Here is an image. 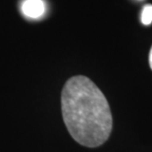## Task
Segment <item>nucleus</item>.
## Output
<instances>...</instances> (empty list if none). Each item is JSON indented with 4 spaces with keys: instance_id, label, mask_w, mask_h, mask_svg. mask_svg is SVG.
<instances>
[{
    "instance_id": "3",
    "label": "nucleus",
    "mask_w": 152,
    "mask_h": 152,
    "mask_svg": "<svg viewBox=\"0 0 152 152\" xmlns=\"http://www.w3.org/2000/svg\"><path fill=\"white\" fill-rule=\"evenodd\" d=\"M141 22L145 26H149L152 23V4L144 6L141 12Z\"/></svg>"
},
{
    "instance_id": "2",
    "label": "nucleus",
    "mask_w": 152,
    "mask_h": 152,
    "mask_svg": "<svg viewBox=\"0 0 152 152\" xmlns=\"http://www.w3.org/2000/svg\"><path fill=\"white\" fill-rule=\"evenodd\" d=\"M21 10L26 16L37 19L43 15L46 6L42 0H25L22 4Z\"/></svg>"
},
{
    "instance_id": "4",
    "label": "nucleus",
    "mask_w": 152,
    "mask_h": 152,
    "mask_svg": "<svg viewBox=\"0 0 152 152\" xmlns=\"http://www.w3.org/2000/svg\"><path fill=\"white\" fill-rule=\"evenodd\" d=\"M149 63H150L151 69H152V47L151 49V52H150V56H149Z\"/></svg>"
},
{
    "instance_id": "1",
    "label": "nucleus",
    "mask_w": 152,
    "mask_h": 152,
    "mask_svg": "<svg viewBox=\"0 0 152 152\" xmlns=\"http://www.w3.org/2000/svg\"><path fill=\"white\" fill-rule=\"evenodd\" d=\"M61 104L64 124L76 142L94 148L107 140L113 129L110 106L89 78L76 75L66 82Z\"/></svg>"
}]
</instances>
